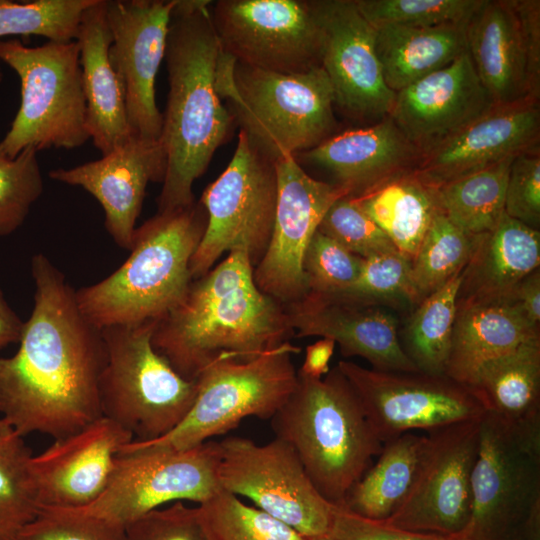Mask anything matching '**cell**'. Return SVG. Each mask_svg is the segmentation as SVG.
Masks as SVG:
<instances>
[{"label":"cell","instance_id":"1","mask_svg":"<svg viewBox=\"0 0 540 540\" xmlns=\"http://www.w3.org/2000/svg\"><path fill=\"white\" fill-rule=\"evenodd\" d=\"M31 273L34 304L19 349L0 357V413L22 437L58 439L102 416L105 345L101 329L82 314L74 288L46 255L32 257Z\"/></svg>","mask_w":540,"mask_h":540},{"label":"cell","instance_id":"2","mask_svg":"<svg viewBox=\"0 0 540 540\" xmlns=\"http://www.w3.org/2000/svg\"><path fill=\"white\" fill-rule=\"evenodd\" d=\"M242 251L192 280L183 300L154 327L152 344L188 380L220 360L247 361L294 336L286 308L255 284Z\"/></svg>","mask_w":540,"mask_h":540},{"label":"cell","instance_id":"3","mask_svg":"<svg viewBox=\"0 0 540 540\" xmlns=\"http://www.w3.org/2000/svg\"><path fill=\"white\" fill-rule=\"evenodd\" d=\"M211 3L177 0L172 11L164 58L169 92L160 136L167 168L157 212L196 201L195 180L237 128L217 91L221 48L211 20Z\"/></svg>","mask_w":540,"mask_h":540},{"label":"cell","instance_id":"4","mask_svg":"<svg viewBox=\"0 0 540 540\" xmlns=\"http://www.w3.org/2000/svg\"><path fill=\"white\" fill-rule=\"evenodd\" d=\"M203 205L157 212L135 229L130 254L112 274L75 290L85 318L99 329L157 323L184 298L190 261L206 229Z\"/></svg>","mask_w":540,"mask_h":540},{"label":"cell","instance_id":"5","mask_svg":"<svg viewBox=\"0 0 540 540\" xmlns=\"http://www.w3.org/2000/svg\"><path fill=\"white\" fill-rule=\"evenodd\" d=\"M297 376L271 426L275 437L294 450L319 493L340 505L383 443L337 366L318 380Z\"/></svg>","mask_w":540,"mask_h":540},{"label":"cell","instance_id":"6","mask_svg":"<svg viewBox=\"0 0 540 540\" xmlns=\"http://www.w3.org/2000/svg\"><path fill=\"white\" fill-rule=\"evenodd\" d=\"M217 91L239 131L274 162L338 132L333 90L321 66L276 73L239 64L221 50Z\"/></svg>","mask_w":540,"mask_h":540},{"label":"cell","instance_id":"7","mask_svg":"<svg viewBox=\"0 0 540 540\" xmlns=\"http://www.w3.org/2000/svg\"><path fill=\"white\" fill-rule=\"evenodd\" d=\"M155 322L101 329L106 360L99 378L102 416L134 441L158 439L186 417L197 381L179 375L153 344Z\"/></svg>","mask_w":540,"mask_h":540},{"label":"cell","instance_id":"8","mask_svg":"<svg viewBox=\"0 0 540 540\" xmlns=\"http://www.w3.org/2000/svg\"><path fill=\"white\" fill-rule=\"evenodd\" d=\"M0 60L21 85V102L0 152L16 157L27 147L71 150L89 139L86 100L76 41L30 47L18 39H0Z\"/></svg>","mask_w":540,"mask_h":540},{"label":"cell","instance_id":"9","mask_svg":"<svg viewBox=\"0 0 540 540\" xmlns=\"http://www.w3.org/2000/svg\"><path fill=\"white\" fill-rule=\"evenodd\" d=\"M301 349L289 341L247 360H220L197 377V395L190 411L168 434L141 447L185 450L237 427L247 417L271 419L297 383L292 355Z\"/></svg>","mask_w":540,"mask_h":540},{"label":"cell","instance_id":"10","mask_svg":"<svg viewBox=\"0 0 540 540\" xmlns=\"http://www.w3.org/2000/svg\"><path fill=\"white\" fill-rule=\"evenodd\" d=\"M275 162L239 131L232 159L203 191L207 214L204 235L190 261L195 280L226 252H245L255 267L269 244L277 203Z\"/></svg>","mask_w":540,"mask_h":540},{"label":"cell","instance_id":"11","mask_svg":"<svg viewBox=\"0 0 540 540\" xmlns=\"http://www.w3.org/2000/svg\"><path fill=\"white\" fill-rule=\"evenodd\" d=\"M219 441L185 450L123 446L105 491L78 510L126 527L146 513L177 501L202 503L221 487Z\"/></svg>","mask_w":540,"mask_h":540},{"label":"cell","instance_id":"12","mask_svg":"<svg viewBox=\"0 0 540 540\" xmlns=\"http://www.w3.org/2000/svg\"><path fill=\"white\" fill-rule=\"evenodd\" d=\"M219 446L222 489L248 498L308 538L330 533L336 505L319 493L289 444L276 437L260 445L230 436Z\"/></svg>","mask_w":540,"mask_h":540},{"label":"cell","instance_id":"13","mask_svg":"<svg viewBox=\"0 0 540 540\" xmlns=\"http://www.w3.org/2000/svg\"><path fill=\"white\" fill-rule=\"evenodd\" d=\"M537 517L540 449L521 443L484 414L464 531L473 540H519L525 525Z\"/></svg>","mask_w":540,"mask_h":540},{"label":"cell","instance_id":"14","mask_svg":"<svg viewBox=\"0 0 540 540\" xmlns=\"http://www.w3.org/2000/svg\"><path fill=\"white\" fill-rule=\"evenodd\" d=\"M210 15L222 52L239 64L283 74L321 66L307 0H218Z\"/></svg>","mask_w":540,"mask_h":540},{"label":"cell","instance_id":"15","mask_svg":"<svg viewBox=\"0 0 540 540\" xmlns=\"http://www.w3.org/2000/svg\"><path fill=\"white\" fill-rule=\"evenodd\" d=\"M336 366L382 443L407 432L478 420L485 414L472 390L446 375L378 371L348 360Z\"/></svg>","mask_w":540,"mask_h":540},{"label":"cell","instance_id":"16","mask_svg":"<svg viewBox=\"0 0 540 540\" xmlns=\"http://www.w3.org/2000/svg\"><path fill=\"white\" fill-rule=\"evenodd\" d=\"M481 419L427 432L412 487L384 523L443 535L465 529L471 511V474L478 451Z\"/></svg>","mask_w":540,"mask_h":540},{"label":"cell","instance_id":"17","mask_svg":"<svg viewBox=\"0 0 540 540\" xmlns=\"http://www.w3.org/2000/svg\"><path fill=\"white\" fill-rule=\"evenodd\" d=\"M320 31V65L344 116L373 124L388 117L396 98L382 76L374 28L355 0H307Z\"/></svg>","mask_w":540,"mask_h":540},{"label":"cell","instance_id":"18","mask_svg":"<svg viewBox=\"0 0 540 540\" xmlns=\"http://www.w3.org/2000/svg\"><path fill=\"white\" fill-rule=\"evenodd\" d=\"M275 167L278 192L274 225L253 277L263 293L287 306L307 295L304 252L329 207L346 195L327 181L312 177L293 156L277 160Z\"/></svg>","mask_w":540,"mask_h":540},{"label":"cell","instance_id":"19","mask_svg":"<svg viewBox=\"0 0 540 540\" xmlns=\"http://www.w3.org/2000/svg\"><path fill=\"white\" fill-rule=\"evenodd\" d=\"M177 0H110L106 17L112 35L109 56L125 90L133 136L160 139L163 115L155 81L165 58L172 11Z\"/></svg>","mask_w":540,"mask_h":540},{"label":"cell","instance_id":"20","mask_svg":"<svg viewBox=\"0 0 540 540\" xmlns=\"http://www.w3.org/2000/svg\"><path fill=\"white\" fill-rule=\"evenodd\" d=\"M130 432L101 416L32 455L30 472L39 509H81L105 491Z\"/></svg>","mask_w":540,"mask_h":540},{"label":"cell","instance_id":"21","mask_svg":"<svg viewBox=\"0 0 540 540\" xmlns=\"http://www.w3.org/2000/svg\"><path fill=\"white\" fill-rule=\"evenodd\" d=\"M167 159L160 139L132 136L98 160L49 171L54 181L79 186L102 206L105 228L114 242L130 250L146 188L163 182Z\"/></svg>","mask_w":540,"mask_h":540},{"label":"cell","instance_id":"22","mask_svg":"<svg viewBox=\"0 0 540 540\" xmlns=\"http://www.w3.org/2000/svg\"><path fill=\"white\" fill-rule=\"evenodd\" d=\"M494 107L466 51L398 91L389 117L422 156Z\"/></svg>","mask_w":540,"mask_h":540},{"label":"cell","instance_id":"23","mask_svg":"<svg viewBox=\"0 0 540 540\" xmlns=\"http://www.w3.org/2000/svg\"><path fill=\"white\" fill-rule=\"evenodd\" d=\"M285 308L294 337L330 338L344 357H362L378 371H418L401 346L399 321L388 307L308 293Z\"/></svg>","mask_w":540,"mask_h":540},{"label":"cell","instance_id":"24","mask_svg":"<svg viewBox=\"0 0 540 540\" xmlns=\"http://www.w3.org/2000/svg\"><path fill=\"white\" fill-rule=\"evenodd\" d=\"M539 101L495 106L457 134L423 154L414 174L437 188L509 157L539 149Z\"/></svg>","mask_w":540,"mask_h":540},{"label":"cell","instance_id":"25","mask_svg":"<svg viewBox=\"0 0 540 540\" xmlns=\"http://www.w3.org/2000/svg\"><path fill=\"white\" fill-rule=\"evenodd\" d=\"M298 164L325 172L346 196L360 197L415 170L421 153L388 116L337 132L318 146L293 156Z\"/></svg>","mask_w":540,"mask_h":540},{"label":"cell","instance_id":"26","mask_svg":"<svg viewBox=\"0 0 540 540\" xmlns=\"http://www.w3.org/2000/svg\"><path fill=\"white\" fill-rule=\"evenodd\" d=\"M86 126L94 146L105 155L132 136L122 81L111 63L112 35L106 0H95L83 13L77 39Z\"/></svg>","mask_w":540,"mask_h":540},{"label":"cell","instance_id":"27","mask_svg":"<svg viewBox=\"0 0 540 540\" xmlns=\"http://www.w3.org/2000/svg\"><path fill=\"white\" fill-rule=\"evenodd\" d=\"M466 45L495 106L531 99L523 34L512 0H483L466 24Z\"/></svg>","mask_w":540,"mask_h":540},{"label":"cell","instance_id":"28","mask_svg":"<svg viewBox=\"0 0 540 540\" xmlns=\"http://www.w3.org/2000/svg\"><path fill=\"white\" fill-rule=\"evenodd\" d=\"M468 387L485 415L521 443L540 449V338L487 362Z\"/></svg>","mask_w":540,"mask_h":540},{"label":"cell","instance_id":"29","mask_svg":"<svg viewBox=\"0 0 540 540\" xmlns=\"http://www.w3.org/2000/svg\"><path fill=\"white\" fill-rule=\"evenodd\" d=\"M540 338L509 297L457 300L445 375L470 386L487 362Z\"/></svg>","mask_w":540,"mask_h":540},{"label":"cell","instance_id":"30","mask_svg":"<svg viewBox=\"0 0 540 540\" xmlns=\"http://www.w3.org/2000/svg\"><path fill=\"white\" fill-rule=\"evenodd\" d=\"M539 264L540 231L504 213L494 230L481 235L464 268L457 300L506 298Z\"/></svg>","mask_w":540,"mask_h":540},{"label":"cell","instance_id":"31","mask_svg":"<svg viewBox=\"0 0 540 540\" xmlns=\"http://www.w3.org/2000/svg\"><path fill=\"white\" fill-rule=\"evenodd\" d=\"M466 24L373 26L375 52L387 87L397 93L466 52Z\"/></svg>","mask_w":540,"mask_h":540},{"label":"cell","instance_id":"32","mask_svg":"<svg viewBox=\"0 0 540 540\" xmlns=\"http://www.w3.org/2000/svg\"><path fill=\"white\" fill-rule=\"evenodd\" d=\"M352 199L411 262L440 211L435 188L422 182L414 171Z\"/></svg>","mask_w":540,"mask_h":540},{"label":"cell","instance_id":"33","mask_svg":"<svg viewBox=\"0 0 540 540\" xmlns=\"http://www.w3.org/2000/svg\"><path fill=\"white\" fill-rule=\"evenodd\" d=\"M426 435L407 432L383 443L377 462L354 484L340 506L383 522L403 503L415 479Z\"/></svg>","mask_w":540,"mask_h":540},{"label":"cell","instance_id":"34","mask_svg":"<svg viewBox=\"0 0 540 540\" xmlns=\"http://www.w3.org/2000/svg\"><path fill=\"white\" fill-rule=\"evenodd\" d=\"M514 158L435 188L441 213L472 235L494 230L505 213V194Z\"/></svg>","mask_w":540,"mask_h":540},{"label":"cell","instance_id":"35","mask_svg":"<svg viewBox=\"0 0 540 540\" xmlns=\"http://www.w3.org/2000/svg\"><path fill=\"white\" fill-rule=\"evenodd\" d=\"M463 271L416 305L403 329L401 346L420 372L445 375Z\"/></svg>","mask_w":540,"mask_h":540},{"label":"cell","instance_id":"36","mask_svg":"<svg viewBox=\"0 0 540 540\" xmlns=\"http://www.w3.org/2000/svg\"><path fill=\"white\" fill-rule=\"evenodd\" d=\"M481 235L463 231L441 211L434 216L412 261L417 305L465 268Z\"/></svg>","mask_w":540,"mask_h":540},{"label":"cell","instance_id":"37","mask_svg":"<svg viewBox=\"0 0 540 540\" xmlns=\"http://www.w3.org/2000/svg\"><path fill=\"white\" fill-rule=\"evenodd\" d=\"M31 457L21 435L12 428L0 431V540H17L39 511Z\"/></svg>","mask_w":540,"mask_h":540},{"label":"cell","instance_id":"38","mask_svg":"<svg viewBox=\"0 0 540 540\" xmlns=\"http://www.w3.org/2000/svg\"><path fill=\"white\" fill-rule=\"evenodd\" d=\"M212 540H309L289 525L222 488L197 506Z\"/></svg>","mask_w":540,"mask_h":540},{"label":"cell","instance_id":"39","mask_svg":"<svg viewBox=\"0 0 540 540\" xmlns=\"http://www.w3.org/2000/svg\"><path fill=\"white\" fill-rule=\"evenodd\" d=\"M95 0H0V38L42 36L53 42L77 39L84 11Z\"/></svg>","mask_w":540,"mask_h":540},{"label":"cell","instance_id":"40","mask_svg":"<svg viewBox=\"0 0 540 540\" xmlns=\"http://www.w3.org/2000/svg\"><path fill=\"white\" fill-rule=\"evenodd\" d=\"M412 262L399 251L363 258L355 283L337 296L392 308L417 305Z\"/></svg>","mask_w":540,"mask_h":540},{"label":"cell","instance_id":"41","mask_svg":"<svg viewBox=\"0 0 540 540\" xmlns=\"http://www.w3.org/2000/svg\"><path fill=\"white\" fill-rule=\"evenodd\" d=\"M483 0H355L372 25L435 27L466 24Z\"/></svg>","mask_w":540,"mask_h":540},{"label":"cell","instance_id":"42","mask_svg":"<svg viewBox=\"0 0 540 540\" xmlns=\"http://www.w3.org/2000/svg\"><path fill=\"white\" fill-rule=\"evenodd\" d=\"M44 190L37 151L32 147L9 158L0 152V236L15 232Z\"/></svg>","mask_w":540,"mask_h":540},{"label":"cell","instance_id":"43","mask_svg":"<svg viewBox=\"0 0 540 540\" xmlns=\"http://www.w3.org/2000/svg\"><path fill=\"white\" fill-rule=\"evenodd\" d=\"M362 261L363 258L317 230L302 261L308 293L336 295L344 292L357 280Z\"/></svg>","mask_w":540,"mask_h":540},{"label":"cell","instance_id":"44","mask_svg":"<svg viewBox=\"0 0 540 540\" xmlns=\"http://www.w3.org/2000/svg\"><path fill=\"white\" fill-rule=\"evenodd\" d=\"M317 230L361 258L397 250L386 234L349 196H342L333 202Z\"/></svg>","mask_w":540,"mask_h":540},{"label":"cell","instance_id":"45","mask_svg":"<svg viewBox=\"0 0 540 540\" xmlns=\"http://www.w3.org/2000/svg\"><path fill=\"white\" fill-rule=\"evenodd\" d=\"M17 540H126L125 527L73 509H39Z\"/></svg>","mask_w":540,"mask_h":540},{"label":"cell","instance_id":"46","mask_svg":"<svg viewBox=\"0 0 540 540\" xmlns=\"http://www.w3.org/2000/svg\"><path fill=\"white\" fill-rule=\"evenodd\" d=\"M126 540H212L197 507L183 501L157 508L125 527Z\"/></svg>","mask_w":540,"mask_h":540},{"label":"cell","instance_id":"47","mask_svg":"<svg viewBox=\"0 0 540 540\" xmlns=\"http://www.w3.org/2000/svg\"><path fill=\"white\" fill-rule=\"evenodd\" d=\"M505 213L525 225L540 228V150L517 155L510 167Z\"/></svg>","mask_w":540,"mask_h":540},{"label":"cell","instance_id":"48","mask_svg":"<svg viewBox=\"0 0 540 540\" xmlns=\"http://www.w3.org/2000/svg\"><path fill=\"white\" fill-rule=\"evenodd\" d=\"M337 540H473L464 530L443 535L406 530L359 516L336 505L329 533Z\"/></svg>","mask_w":540,"mask_h":540},{"label":"cell","instance_id":"49","mask_svg":"<svg viewBox=\"0 0 540 540\" xmlns=\"http://www.w3.org/2000/svg\"><path fill=\"white\" fill-rule=\"evenodd\" d=\"M520 21L527 56L529 97H540V1L512 0Z\"/></svg>","mask_w":540,"mask_h":540},{"label":"cell","instance_id":"50","mask_svg":"<svg viewBox=\"0 0 540 540\" xmlns=\"http://www.w3.org/2000/svg\"><path fill=\"white\" fill-rule=\"evenodd\" d=\"M527 322L540 329V270L525 276L508 296Z\"/></svg>","mask_w":540,"mask_h":540},{"label":"cell","instance_id":"51","mask_svg":"<svg viewBox=\"0 0 540 540\" xmlns=\"http://www.w3.org/2000/svg\"><path fill=\"white\" fill-rule=\"evenodd\" d=\"M336 343L330 338H320L308 345L305 358L297 374L308 379H321L329 371V363Z\"/></svg>","mask_w":540,"mask_h":540},{"label":"cell","instance_id":"52","mask_svg":"<svg viewBox=\"0 0 540 540\" xmlns=\"http://www.w3.org/2000/svg\"><path fill=\"white\" fill-rule=\"evenodd\" d=\"M24 322L9 306L0 289V350L12 343H18Z\"/></svg>","mask_w":540,"mask_h":540},{"label":"cell","instance_id":"53","mask_svg":"<svg viewBox=\"0 0 540 540\" xmlns=\"http://www.w3.org/2000/svg\"><path fill=\"white\" fill-rule=\"evenodd\" d=\"M309 540H337L330 534L309 538Z\"/></svg>","mask_w":540,"mask_h":540},{"label":"cell","instance_id":"54","mask_svg":"<svg viewBox=\"0 0 540 540\" xmlns=\"http://www.w3.org/2000/svg\"><path fill=\"white\" fill-rule=\"evenodd\" d=\"M8 428H11L9 424L3 418H0V431L6 430Z\"/></svg>","mask_w":540,"mask_h":540},{"label":"cell","instance_id":"55","mask_svg":"<svg viewBox=\"0 0 540 540\" xmlns=\"http://www.w3.org/2000/svg\"><path fill=\"white\" fill-rule=\"evenodd\" d=\"M1 80H2V73H1V71H0V82H1Z\"/></svg>","mask_w":540,"mask_h":540}]
</instances>
